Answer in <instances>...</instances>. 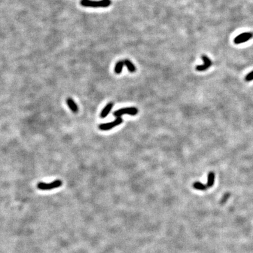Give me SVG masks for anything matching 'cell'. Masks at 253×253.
<instances>
[{"label": "cell", "instance_id": "6da1fadb", "mask_svg": "<svg viewBox=\"0 0 253 253\" xmlns=\"http://www.w3.org/2000/svg\"><path fill=\"white\" fill-rule=\"evenodd\" d=\"M111 0H81V6L84 7L91 8H106L109 7L111 5Z\"/></svg>", "mask_w": 253, "mask_h": 253}, {"label": "cell", "instance_id": "4fadbf2b", "mask_svg": "<svg viewBox=\"0 0 253 253\" xmlns=\"http://www.w3.org/2000/svg\"><path fill=\"white\" fill-rule=\"evenodd\" d=\"M245 80L246 81H253V71L247 75V76L245 78Z\"/></svg>", "mask_w": 253, "mask_h": 253}, {"label": "cell", "instance_id": "277c9868", "mask_svg": "<svg viewBox=\"0 0 253 253\" xmlns=\"http://www.w3.org/2000/svg\"><path fill=\"white\" fill-rule=\"evenodd\" d=\"M123 120L121 117H117L115 120L113 121H111V122L108 123L102 124L99 125V128L100 130H101L102 131L110 130L114 128L115 126L120 125L123 123Z\"/></svg>", "mask_w": 253, "mask_h": 253}, {"label": "cell", "instance_id": "ba28073f", "mask_svg": "<svg viewBox=\"0 0 253 253\" xmlns=\"http://www.w3.org/2000/svg\"><path fill=\"white\" fill-rule=\"evenodd\" d=\"M66 103L69 106V108L72 110V112H73L74 113H77L78 112L79 108L78 105L72 98H68L66 100Z\"/></svg>", "mask_w": 253, "mask_h": 253}, {"label": "cell", "instance_id": "52a82bcc", "mask_svg": "<svg viewBox=\"0 0 253 253\" xmlns=\"http://www.w3.org/2000/svg\"><path fill=\"white\" fill-rule=\"evenodd\" d=\"M113 107V103L110 102L109 103L107 104L103 109V110L102 111V113L100 114V117L102 118H105L107 115L109 114L110 112L111 111L112 108Z\"/></svg>", "mask_w": 253, "mask_h": 253}, {"label": "cell", "instance_id": "8fae6325", "mask_svg": "<svg viewBox=\"0 0 253 253\" xmlns=\"http://www.w3.org/2000/svg\"><path fill=\"white\" fill-rule=\"evenodd\" d=\"M193 187L194 188H195V189L199 190V191H206L207 189V187L206 184H203L200 182H195L193 184Z\"/></svg>", "mask_w": 253, "mask_h": 253}, {"label": "cell", "instance_id": "5b68a950", "mask_svg": "<svg viewBox=\"0 0 253 253\" xmlns=\"http://www.w3.org/2000/svg\"><path fill=\"white\" fill-rule=\"evenodd\" d=\"M253 37V34L250 32H245L237 35L234 39V42L236 45L242 44L250 40Z\"/></svg>", "mask_w": 253, "mask_h": 253}, {"label": "cell", "instance_id": "7a4b0ae2", "mask_svg": "<svg viewBox=\"0 0 253 253\" xmlns=\"http://www.w3.org/2000/svg\"><path fill=\"white\" fill-rule=\"evenodd\" d=\"M62 184H63L62 181L59 179H58L48 184L45 182H39L36 185V187L38 189L41 191H50V190L58 188L62 186Z\"/></svg>", "mask_w": 253, "mask_h": 253}, {"label": "cell", "instance_id": "9c48e42d", "mask_svg": "<svg viewBox=\"0 0 253 253\" xmlns=\"http://www.w3.org/2000/svg\"><path fill=\"white\" fill-rule=\"evenodd\" d=\"M215 174L213 172H210L207 176V182L206 186L207 187H212L215 184Z\"/></svg>", "mask_w": 253, "mask_h": 253}, {"label": "cell", "instance_id": "7c38bea8", "mask_svg": "<svg viewBox=\"0 0 253 253\" xmlns=\"http://www.w3.org/2000/svg\"><path fill=\"white\" fill-rule=\"evenodd\" d=\"M124 66V61L120 60L115 65L114 72L116 74H120L122 72V70Z\"/></svg>", "mask_w": 253, "mask_h": 253}, {"label": "cell", "instance_id": "3957f363", "mask_svg": "<svg viewBox=\"0 0 253 253\" xmlns=\"http://www.w3.org/2000/svg\"><path fill=\"white\" fill-rule=\"evenodd\" d=\"M138 110L134 107H125L123 108H120L115 111L113 113L114 115L117 117H121V115L124 114H128L131 115H136L138 114Z\"/></svg>", "mask_w": 253, "mask_h": 253}, {"label": "cell", "instance_id": "8992f818", "mask_svg": "<svg viewBox=\"0 0 253 253\" xmlns=\"http://www.w3.org/2000/svg\"><path fill=\"white\" fill-rule=\"evenodd\" d=\"M202 59L204 62L203 65H198L196 67V70L199 72H203L209 69L212 65V60L206 55H202Z\"/></svg>", "mask_w": 253, "mask_h": 253}, {"label": "cell", "instance_id": "5bb4252c", "mask_svg": "<svg viewBox=\"0 0 253 253\" xmlns=\"http://www.w3.org/2000/svg\"><path fill=\"white\" fill-rule=\"evenodd\" d=\"M230 194L229 193H227V194H226L223 197V198H222V199H221V202H225L227 200V199L229 197V196H230Z\"/></svg>", "mask_w": 253, "mask_h": 253}, {"label": "cell", "instance_id": "30bf717a", "mask_svg": "<svg viewBox=\"0 0 253 253\" xmlns=\"http://www.w3.org/2000/svg\"><path fill=\"white\" fill-rule=\"evenodd\" d=\"M124 65L128 68V70H129L130 72L134 73L136 71V66L130 60H128V59L124 60Z\"/></svg>", "mask_w": 253, "mask_h": 253}]
</instances>
